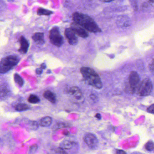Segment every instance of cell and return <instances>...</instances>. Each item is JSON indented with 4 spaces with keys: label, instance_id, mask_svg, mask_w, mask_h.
<instances>
[{
    "label": "cell",
    "instance_id": "cell-21",
    "mask_svg": "<svg viewBox=\"0 0 154 154\" xmlns=\"http://www.w3.org/2000/svg\"><path fill=\"white\" fill-rule=\"evenodd\" d=\"M145 148L147 151H152L154 149V143L152 141H149L146 143Z\"/></svg>",
    "mask_w": 154,
    "mask_h": 154
},
{
    "label": "cell",
    "instance_id": "cell-11",
    "mask_svg": "<svg viewBox=\"0 0 154 154\" xmlns=\"http://www.w3.org/2000/svg\"><path fill=\"white\" fill-rule=\"evenodd\" d=\"M44 33L42 32H36L32 36V39L37 44L42 45L45 43Z\"/></svg>",
    "mask_w": 154,
    "mask_h": 154
},
{
    "label": "cell",
    "instance_id": "cell-28",
    "mask_svg": "<svg viewBox=\"0 0 154 154\" xmlns=\"http://www.w3.org/2000/svg\"><path fill=\"white\" fill-rule=\"evenodd\" d=\"M41 68L42 69H46V64H44V63H43V64H42L41 66Z\"/></svg>",
    "mask_w": 154,
    "mask_h": 154
},
{
    "label": "cell",
    "instance_id": "cell-8",
    "mask_svg": "<svg viewBox=\"0 0 154 154\" xmlns=\"http://www.w3.org/2000/svg\"><path fill=\"white\" fill-rule=\"evenodd\" d=\"M70 28L79 37H81L83 38H86L88 37V33L86 30L82 26L77 24L76 23L74 22L71 23Z\"/></svg>",
    "mask_w": 154,
    "mask_h": 154
},
{
    "label": "cell",
    "instance_id": "cell-9",
    "mask_svg": "<svg viewBox=\"0 0 154 154\" xmlns=\"http://www.w3.org/2000/svg\"><path fill=\"white\" fill-rule=\"evenodd\" d=\"M65 35L70 45H76L78 43V38L76 36L75 33L71 29V28L66 29Z\"/></svg>",
    "mask_w": 154,
    "mask_h": 154
},
{
    "label": "cell",
    "instance_id": "cell-14",
    "mask_svg": "<svg viewBox=\"0 0 154 154\" xmlns=\"http://www.w3.org/2000/svg\"><path fill=\"white\" fill-rule=\"evenodd\" d=\"M69 93L71 95L75 96L78 99H79L81 97V91L78 87H74L70 88L69 90Z\"/></svg>",
    "mask_w": 154,
    "mask_h": 154
},
{
    "label": "cell",
    "instance_id": "cell-4",
    "mask_svg": "<svg viewBox=\"0 0 154 154\" xmlns=\"http://www.w3.org/2000/svg\"><path fill=\"white\" fill-rule=\"evenodd\" d=\"M49 38L51 42L58 48L61 47L64 42L63 37L57 27H54L50 31Z\"/></svg>",
    "mask_w": 154,
    "mask_h": 154
},
{
    "label": "cell",
    "instance_id": "cell-29",
    "mask_svg": "<svg viewBox=\"0 0 154 154\" xmlns=\"http://www.w3.org/2000/svg\"><path fill=\"white\" fill-rule=\"evenodd\" d=\"M100 1L103 2H112L113 0H100Z\"/></svg>",
    "mask_w": 154,
    "mask_h": 154
},
{
    "label": "cell",
    "instance_id": "cell-24",
    "mask_svg": "<svg viewBox=\"0 0 154 154\" xmlns=\"http://www.w3.org/2000/svg\"><path fill=\"white\" fill-rule=\"evenodd\" d=\"M147 110L149 113L154 114V104H153V105H151L150 106H149L147 108Z\"/></svg>",
    "mask_w": 154,
    "mask_h": 154
},
{
    "label": "cell",
    "instance_id": "cell-10",
    "mask_svg": "<svg viewBox=\"0 0 154 154\" xmlns=\"http://www.w3.org/2000/svg\"><path fill=\"white\" fill-rule=\"evenodd\" d=\"M20 44V49L18 51L22 54H26L29 49V44L28 41L23 36H21L19 40Z\"/></svg>",
    "mask_w": 154,
    "mask_h": 154
},
{
    "label": "cell",
    "instance_id": "cell-30",
    "mask_svg": "<svg viewBox=\"0 0 154 154\" xmlns=\"http://www.w3.org/2000/svg\"><path fill=\"white\" fill-rule=\"evenodd\" d=\"M150 1L154 3V0H150Z\"/></svg>",
    "mask_w": 154,
    "mask_h": 154
},
{
    "label": "cell",
    "instance_id": "cell-27",
    "mask_svg": "<svg viewBox=\"0 0 154 154\" xmlns=\"http://www.w3.org/2000/svg\"><path fill=\"white\" fill-rule=\"evenodd\" d=\"M95 116H96V117L97 118V119H101V115H100V114L99 113H97V114H96Z\"/></svg>",
    "mask_w": 154,
    "mask_h": 154
},
{
    "label": "cell",
    "instance_id": "cell-19",
    "mask_svg": "<svg viewBox=\"0 0 154 154\" xmlns=\"http://www.w3.org/2000/svg\"><path fill=\"white\" fill-rule=\"evenodd\" d=\"M28 101L32 104H36V103H39L40 101V100L38 96L32 94L30 95L29 97L28 98Z\"/></svg>",
    "mask_w": 154,
    "mask_h": 154
},
{
    "label": "cell",
    "instance_id": "cell-7",
    "mask_svg": "<svg viewBox=\"0 0 154 154\" xmlns=\"http://www.w3.org/2000/svg\"><path fill=\"white\" fill-rule=\"evenodd\" d=\"M84 141L91 148L96 149L98 146V140L93 134H88L84 137Z\"/></svg>",
    "mask_w": 154,
    "mask_h": 154
},
{
    "label": "cell",
    "instance_id": "cell-18",
    "mask_svg": "<svg viewBox=\"0 0 154 154\" xmlns=\"http://www.w3.org/2000/svg\"><path fill=\"white\" fill-rule=\"evenodd\" d=\"M37 13L39 15H50L53 13V12L43 8H39L38 9Z\"/></svg>",
    "mask_w": 154,
    "mask_h": 154
},
{
    "label": "cell",
    "instance_id": "cell-15",
    "mask_svg": "<svg viewBox=\"0 0 154 154\" xmlns=\"http://www.w3.org/2000/svg\"><path fill=\"white\" fill-rule=\"evenodd\" d=\"M74 143L68 140L63 141L60 144V148L63 150H69L74 146Z\"/></svg>",
    "mask_w": 154,
    "mask_h": 154
},
{
    "label": "cell",
    "instance_id": "cell-23",
    "mask_svg": "<svg viewBox=\"0 0 154 154\" xmlns=\"http://www.w3.org/2000/svg\"><path fill=\"white\" fill-rule=\"evenodd\" d=\"M38 149V146L37 145H33L30 147V152H34Z\"/></svg>",
    "mask_w": 154,
    "mask_h": 154
},
{
    "label": "cell",
    "instance_id": "cell-3",
    "mask_svg": "<svg viewBox=\"0 0 154 154\" xmlns=\"http://www.w3.org/2000/svg\"><path fill=\"white\" fill-rule=\"evenodd\" d=\"M20 59L15 55L8 56L3 58L0 62V74H5L16 66Z\"/></svg>",
    "mask_w": 154,
    "mask_h": 154
},
{
    "label": "cell",
    "instance_id": "cell-26",
    "mask_svg": "<svg viewBox=\"0 0 154 154\" xmlns=\"http://www.w3.org/2000/svg\"><path fill=\"white\" fill-rule=\"evenodd\" d=\"M36 73L37 75H41L42 73V69L41 68H38L36 69Z\"/></svg>",
    "mask_w": 154,
    "mask_h": 154
},
{
    "label": "cell",
    "instance_id": "cell-13",
    "mask_svg": "<svg viewBox=\"0 0 154 154\" xmlns=\"http://www.w3.org/2000/svg\"><path fill=\"white\" fill-rule=\"evenodd\" d=\"M52 123V119L49 116L45 117L40 120V125L43 127H48L50 126Z\"/></svg>",
    "mask_w": 154,
    "mask_h": 154
},
{
    "label": "cell",
    "instance_id": "cell-25",
    "mask_svg": "<svg viewBox=\"0 0 154 154\" xmlns=\"http://www.w3.org/2000/svg\"><path fill=\"white\" fill-rule=\"evenodd\" d=\"M115 154H126L125 151L122 150H116L115 152Z\"/></svg>",
    "mask_w": 154,
    "mask_h": 154
},
{
    "label": "cell",
    "instance_id": "cell-2",
    "mask_svg": "<svg viewBox=\"0 0 154 154\" xmlns=\"http://www.w3.org/2000/svg\"><path fill=\"white\" fill-rule=\"evenodd\" d=\"M80 72L84 79L89 85L97 89H101L102 83L99 76L94 69L88 67H82Z\"/></svg>",
    "mask_w": 154,
    "mask_h": 154
},
{
    "label": "cell",
    "instance_id": "cell-1",
    "mask_svg": "<svg viewBox=\"0 0 154 154\" xmlns=\"http://www.w3.org/2000/svg\"><path fill=\"white\" fill-rule=\"evenodd\" d=\"M73 19L74 22L82 26L90 32L97 33L101 32V30L95 21L87 14L76 12L73 14Z\"/></svg>",
    "mask_w": 154,
    "mask_h": 154
},
{
    "label": "cell",
    "instance_id": "cell-5",
    "mask_svg": "<svg viewBox=\"0 0 154 154\" xmlns=\"http://www.w3.org/2000/svg\"><path fill=\"white\" fill-rule=\"evenodd\" d=\"M152 83L150 79L146 78L140 83L138 88V93L141 96H148L152 91Z\"/></svg>",
    "mask_w": 154,
    "mask_h": 154
},
{
    "label": "cell",
    "instance_id": "cell-16",
    "mask_svg": "<svg viewBox=\"0 0 154 154\" xmlns=\"http://www.w3.org/2000/svg\"><path fill=\"white\" fill-rule=\"evenodd\" d=\"M14 108L17 111L21 112V111H26V110H28L29 109L30 107L29 105L25 104V103H19L15 106Z\"/></svg>",
    "mask_w": 154,
    "mask_h": 154
},
{
    "label": "cell",
    "instance_id": "cell-22",
    "mask_svg": "<svg viewBox=\"0 0 154 154\" xmlns=\"http://www.w3.org/2000/svg\"><path fill=\"white\" fill-rule=\"evenodd\" d=\"M149 69L151 72L154 73V59L152 60L149 65Z\"/></svg>",
    "mask_w": 154,
    "mask_h": 154
},
{
    "label": "cell",
    "instance_id": "cell-6",
    "mask_svg": "<svg viewBox=\"0 0 154 154\" xmlns=\"http://www.w3.org/2000/svg\"><path fill=\"white\" fill-rule=\"evenodd\" d=\"M140 78L136 71H132L129 76V83L132 93H134L140 85Z\"/></svg>",
    "mask_w": 154,
    "mask_h": 154
},
{
    "label": "cell",
    "instance_id": "cell-17",
    "mask_svg": "<svg viewBox=\"0 0 154 154\" xmlns=\"http://www.w3.org/2000/svg\"><path fill=\"white\" fill-rule=\"evenodd\" d=\"M14 82L16 84H17L19 87H22L24 84V81L23 78L18 74H14Z\"/></svg>",
    "mask_w": 154,
    "mask_h": 154
},
{
    "label": "cell",
    "instance_id": "cell-20",
    "mask_svg": "<svg viewBox=\"0 0 154 154\" xmlns=\"http://www.w3.org/2000/svg\"><path fill=\"white\" fill-rule=\"evenodd\" d=\"M9 92H10V91L7 87L2 86L0 88V97H6Z\"/></svg>",
    "mask_w": 154,
    "mask_h": 154
},
{
    "label": "cell",
    "instance_id": "cell-12",
    "mask_svg": "<svg viewBox=\"0 0 154 154\" xmlns=\"http://www.w3.org/2000/svg\"><path fill=\"white\" fill-rule=\"evenodd\" d=\"M43 97L53 104L56 103L57 101L56 95L50 91L47 90L45 91L43 93Z\"/></svg>",
    "mask_w": 154,
    "mask_h": 154
}]
</instances>
